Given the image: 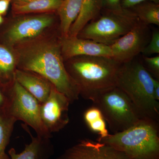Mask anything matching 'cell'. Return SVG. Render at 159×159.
<instances>
[{"label":"cell","instance_id":"obj_8","mask_svg":"<svg viewBox=\"0 0 159 159\" xmlns=\"http://www.w3.org/2000/svg\"><path fill=\"white\" fill-rule=\"evenodd\" d=\"M6 113L16 121L33 129L36 135L51 139L42 121L40 114V103L15 80L10 88L9 104Z\"/></svg>","mask_w":159,"mask_h":159},{"label":"cell","instance_id":"obj_10","mask_svg":"<svg viewBox=\"0 0 159 159\" xmlns=\"http://www.w3.org/2000/svg\"><path fill=\"white\" fill-rule=\"evenodd\" d=\"M70 103L68 98L54 85H52L48 97L44 102L40 103L42 121L51 134L58 132L68 124Z\"/></svg>","mask_w":159,"mask_h":159},{"label":"cell","instance_id":"obj_26","mask_svg":"<svg viewBox=\"0 0 159 159\" xmlns=\"http://www.w3.org/2000/svg\"><path fill=\"white\" fill-rule=\"evenodd\" d=\"M147 1L159 3V0H121V6L123 9H130L138 4Z\"/></svg>","mask_w":159,"mask_h":159},{"label":"cell","instance_id":"obj_3","mask_svg":"<svg viewBox=\"0 0 159 159\" xmlns=\"http://www.w3.org/2000/svg\"><path fill=\"white\" fill-rule=\"evenodd\" d=\"M156 80L143 64L135 58L121 65L116 86L127 95L141 119L159 122V102L154 94Z\"/></svg>","mask_w":159,"mask_h":159},{"label":"cell","instance_id":"obj_24","mask_svg":"<svg viewBox=\"0 0 159 159\" xmlns=\"http://www.w3.org/2000/svg\"><path fill=\"white\" fill-rule=\"evenodd\" d=\"M144 61L146 63L147 68H145L150 74L154 75L155 79L159 78V55L155 57H149L145 56Z\"/></svg>","mask_w":159,"mask_h":159},{"label":"cell","instance_id":"obj_20","mask_svg":"<svg viewBox=\"0 0 159 159\" xmlns=\"http://www.w3.org/2000/svg\"><path fill=\"white\" fill-rule=\"evenodd\" d=\"M140 21L149 25H159V5L153 2H143L129 9Z\"/></svg>","mask_w":159,"mask_h":159},{"label":"cell","instance_id":"obj_6","mask_svg":"<svg viewBox=\"0 0 159 159\" xmlns=\"http://www.w3.org/2000/svg\"><path fill=\"white\" fill-rule=\"evenodd\" d=\"M92 102L114 134L130 128L142 119L130 99L118 87L102 91Z\"/></svg>","mask_w":159,"mask_h":159},{"label":"cell","instance_id":"obj_2","mask_svg":"<svg viewBox=\"0 0 159 159\" xmlns=\"http://www.w3.org/2000/svg\"><path fill=\"white\" fill-rule=\"evenodd\" d=\"M64 65L80 96L93 101L102 91L116 86L122 64L111 57L78 56L64 61Z\"/></svg>","mask_w":159,"mask_h":159},{"label":"cell","instance_id":"obj_7","mask_svg":"<svg viewBox=\"0 0 159 159\" xmlns=\"http://www.w3.org/2000/svg\"><path fill=\"white\" fill-rule=\"evenodd\" d=\"M139 21L129 9L119 12L106 11L87 24L77 37L110 46L133 29Z\"/></svg>","mask_w":159,"mask_h":159},{"label":"cell","instance_id":"obj_16","mask_svg":"<svg viewBox=\"0 0 159 159\" xmlns=\"http://www.w3.org/2000/svg\"><path fill=\"white\" fill-rule=\"evenodd\" d=\"M82 0H63L57 11L61 37L68 36L71 26L79 15Z\"/></svg>","mask_w":159,"mask_h":159},{"label":"cell","instance_id":"obj_29","mask_svg":"<svg viewBox=\"0 0 159 159\" xmlns=\"http://www.w3.org/2000/svg\"><path fill=\"white\" fill-rule=\"evenodd\" d=\"M11 4H22L31 2L34 0H11Z\"/></svg>","mask_w":159,"mask_h":159},{"label":"cell","instance_id":"obj_23","mask_svg":"<svg viewBox=\"0 0 159 159\" xmlns=\"http://www.w3.org/2000/svg\"><path fill=\"white\" fill-rule=\"evenodd\" d=\"M12 84H6L0 80V113H6L9 104L10 88Z\"/></svg>","mask_w":159,"mask_h":159},{"label":"cell","instance_id":"obj_18","mask_svg":"<svg viewBox=\"0 0 159 159\" xmlns=\"http://www.w3.org/2000/svg\"><path fill=\"white\" fill-rule=\"evenodd\" d=\"M17 66V55L14 48L0 42V80L6 84H12Z\"/></svg>","mask_w":159,"mask_h":159},{"label":"cell","instance_id":"obj_15","mask_svg":"<svg viewBox=\"0 0 159 159\" xmlns=\"http://www.w3.org/2000/svg\"><path fill=\"white\" fill-rule=\"evenodd\" d=\"M102 9V0H82L81 10L71 26L69 36L76 37L84 26L99 16Z\"/></svg>","mask_w":159,"mask_h":159},{"label":"cell","instance_id":"obj_19","mask_svg":"<svg viewBox=\"0 0 159 159\" xmlns=\"http://www.w3.org/2000/svg\"><path fill=\"white\" fill-rule=\"evenodd\" d=\"M84 119L90 129L99 134L97 141L109 135L103 115L97 107L93 105L87 109L84 114Z\"/></svg>","mask_w":159,"mask_h":159},{"label":"cell","instance_id":"obj_27","mask_svg":"<svg viewBox=\"0 0 159 159\" xmlns=\"http://www.w3.org/2000/svg\"><path fill=\"white\" fill-rule=\"evenodd\" d=\"M11 4V0H0V15L4 16Z\"/></svg>","mask_w":159,"mask_h":159},{"label":"cell","instance_id":"obj_22","mask_svg":"<svg viewBox=\"0 0 159 159\" xmlns=\"http://www.w3.org/2000/svg\"><path fill=\"white\" fill-rule=\"evenodd\" d=\"M145 56L159 54V31L155 30L152 32L149 43L142 52Z\"/></svg>","mask_w":159,"mask_h":159},{"label":"cell","instance_id":"obj_5","mask_svg":"<svg viewBox=\"0 0 159 159\" xmlns=\"http://www.w3.org/2000/svg\"><path fill=\"white\" fill-rule=\"evenodd\" d=\"M59 30L57 12L11 15L0 26V42L14 48Z\"/></svg>","mask_w":159,"mask_h":159},{"label":"cell","instance_id":"obj_9","mask_svg":"<svg viewBox=\"0 0 159 159\" xmlns=\"http://www.w3.org/2000/svg\"><path fill=\"white\" fill-rule=\"evenodd\" d=\"M151 34L149 25L139 20L133 29L110 46L112 57L121 64L134 59L147 45Z\"/></svg>","mask_w":159,"mask_h":159},{"label":"cell","instance_id":"obj_1","mask_svg":"<svg viewBox=\"0 0 159 159\" xmlns=\"http://www.w3.org/2000/svg\"><path fill=\"white\" fill-rule=\"evenodd\" d=\"M61 37L57 31L16 46L17 68L47 80L72 103L79 99V91L65 66Z\"/></svg>","mask_w":159,"mask_h":159},{"label":"cell","instance_id":"obj_30","mask_svg":"<svg viewBox=\"0 0 159 159\" xmlns=\"http://www.w3.org/2000/svg\"><path fill=\"white\" fill-rule=\"evenodd\" d=\"M5 19L4 16L0 15V26L2 25L3 23H4V21H5Z\"/></svg>","mask_w":159,"mask_h":159},{"label":"cell","instance_id":"obj_13","mask_svg":"<svg viewBox=\"0 0 159 159\" xmlns=\"http://www.w3.org/2000/svg\"><path fill=\"white\" fill-rule=\"evenodd\" d=\"M22 127L28 132L31 138L30 143L26 144L24 150L17 153L14 148L9 151L11 159H50L54 154V147L49 138H43L36 135L34 136L27 128L23 124Z\"/></svg>","mask_w":159,"mask_h":159},{"label":"cell","instance_id":"obj_12","mask_svg":"<svg viewBox=\"0 0 159 159\" xmlns=\"http://www.w3.org/2000/svg\"><path fill=\"white\" fill-rule=\"evenodd\" d=\"M61 48L64 61L78 56L112 57L110 46L77 36L61 37Z\"/></svg>","mask_w":159,"mask_h":159},{"label":"cell","instance_id":"obj_21","mask_svg":"<svg viewBox=\"0 0 159 159\" xmlns=\"http://www.w3.org/2000/svg\"><path fill=\"white\" fill-rule=\"evenodd\" d=\"M16 120L6 113H0V159H11L6 152Z\"/></svg>","mask_w":159,"mask_h":159},{"label":"cell","instance_id":"obj_17","mask_svg":"<svg viewBox=\"0 0 159 159\" xmlns=\"http://www.w3.org/2000/svg\"><path fill=\"white\" fill-rule=\"evenodd\" d=\"M63 0H34L11 4V15L41 14L57 12Z\"/></svg>","mask_w":159,"mask_h":159},{"label":"cell","instance_id":"obj_25","mask_svg":"<svg viewBox=\"0 0 159 159\" xmlns=\"http://www.w3.org/2000/svg\"><path fill=\"white\" fill-rule=\"evenodd\" d=\"M102 9L112 12H121L124 10L121 6V0H102Z\"/></svg>","mask_w":159,"mask_h":159},{"label":"cell","instance_id":"obj_11","mask_svg":"<svg viewBox=\"0 0 159 159\" xmlns=\"http://www.w3.org/2000/svg\"><path fill=\"white\" fill-rule=\"evenodd\" d=\"M55 159H128L122 152L105 143L89 139L80 140Z\"/></svg>","mask_w":159,"mask_h":159},{"label":"cell","instance_id":"obj_4","mask_svg":"<svg viewBox=\"0 0 159 159\" xmlns=\"http://www.w3.org/2000/svg\"><path fill=\"white\" fill-rule=\"evenodd\" d=\"M97 141L122 152L128 159H159V122L142 119L130 128Z\"/></svg>","mask_w":159,"mask_h":159},{"label":"cell","instance_id":"obj_14","mask_svg":"<svg viewBox=\"0 0 159 159\" xmlns=\"http://www.w3.org/2000/svg\"><path fill=\"white\" fill-rule=\"evenodd\" d=\"M15 80L40 103L44 102L48 97L53 85L37 74L19 69L16 71Z\"/></svg>","mask_w":159,"mask_h":159},{"label":"cell","instance_id":"obj_28","mask_svg":"<svg viewBox=\"0 0 159 159\" xmlns=\"http://www.w3.org/2000/svg\"><path fill=\"white\" fill-rule=\"evenodd\" d=\"M154 94L156 98L159 101V81L157 80H156L155 82Z\"/></svg>","mask_w":159,"mask_h":159}]
</instances>
